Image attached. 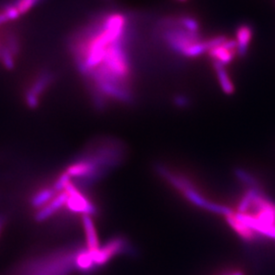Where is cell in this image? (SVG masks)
<instances>
[{"mask_svg":"<svg viewBox=\"0 0 275 275\" xmlns=\"http://www.w3.org/2000/svg\"><path fill=\"white\" fill-rule=\"evenodd\" d=\"M5 224H6V217L4 215L0 214V236L2 235V232L4 230Z\"/></svg>","mask_w":275,"mask_h":275,"instance_id":"obj_20","label":"cell"},{"mask_svg":"<svg viewBox=\"0 0 275 275\" xmlns=\"http://www.w3.org/2000/svg\"><path fill=\"white\" fill-rule=\"evenodd\" d=\"M260 191H262L261 188L258 189H252V188H249L246 194H244V196L242 197V200L238 207V213H242V214H246L248 212L249 208H251V205H252L253 199L255 198V196L257 195Z\"/></svg>","mask_w":275,"mask_h":275,"instance_id":"obj_17","label":"cell"},{"mask_svg":"<svg viewBox=\"0 0 275 275\" xmlns=\"http://www.w3.org/2000/svg\"><path fill=\"white\" fill-rule=\"evenodd\" d=\"M225 218L229 225L246 242H254L257 240H260L261 238H264L262 235L255 233L250 228L246 226L245 224H243L242 222H240L236 218L235 213L225 216Z\"/></svg>","mask_w":275,"mask_h":275,"instance_id":"obj_12","label":"cell"},{"mask_svg":"<svg viewBox=\"0 0 275 275\" xmlns=\"http://www.w3.org/2000/svg\"><path fill=\"white\" fill-rule=\"evenodd\" d=\"M175 102L176 106L179 107H185L189 104V100L184 96H177L175 97Z\"/></svg>","mask_w":275,"mask_h":275,"instance_id":"obj_19","label":"cell"},{"mask_svg":"<svg viewBox=\"0 0 275 275\" xmlns=\"http://www.w3.org/2000/svg\"><path fill=\"white\" fill-rule=\"evenodd\" d=\"M73 266L76 270L85 274L93 272L97 268L94 262L92 254L86 249H78L74 253Z\"/></svg>","mask_w":275,"mask_h":275,"instance_id":"obj_10","label":"cell"},{"mask_svg":"<svg viewBox=\"0 0 275 275\" xmlns=\"http://www.w3.org/2000/svg\"><path fill=\"white\" fill-rule=\"evenodd\" d=\"M230 275H244L243 274V272H242V271H235V272H234V273H232V274Z\"/></svg>","mask_w":275,"mask_h":275,"instance_id":"obj_21","label":"cell"},{"mask_svg":"<svg viewBox=\"0 0 275 275\" xmlns=\"http://www.w3.org/2000/svg\"><path fill=\"white\" fill-rule=\"evenodd\" d=\"M131 19L120 12L98 14L71 35L69 49L94 105L134 102Z\"/></svg>","mask_w":275,"mask_h":275,"instance_id":"obj_1","label":"cell"},{"mask_svg":"<svg viewBox=\"0 0 275 275\" xmlns=\"http://www.w3.org/2000/svg\"><path fill=\"white\" fill-rule=\"evenodd\" d=\"M236 44H237V56L244 57L249 51V45L252 41L253 28L244 23L241 24L236 30Z\"/></svg>","mask_w":275,"mask_h":275,"instance_id":"obj_9","label":"cell"},{"mask_svg":"<svg viewBox=\"0 0 275 275\" xmlns=\"http://www.w3.org/2000/svg\"><path fill=\"white\" fill-rule=\"evenodd\" d=\"M71 181V178L70 177V175H68L66 172H63L62 174H60L59 176L56 178V182L53 186V188L56 190V193H61V192L64 191L65 187Z\"/></svg>","mask_w":275,"mask_h":275,"instance_id":"obj_18","label":"cell"},{"mask_svg":"<svg viewBox=\"0 0 275 275\" xmlns=\"http://www.w3.org/2000/svg\"><path fill=\"white\" fill-rule=\"evenodd\" d=\"M213 66H214V70L216 71V77L218 78V81H219V85L221 86V88L223 90L224 93L227 95H231V94L235 92V87H234V84L231 80L230 76L227 73L226 70H225V66H223L220 63H212Z\"/></svg>","mask_w":275,"mask_h":275,"instance_id":"obj_14","label":"cell"},{"mask_svg":"<svg viewBox=\"0 0 275 275\" xmlns=\"http://www.w3.org/2000/svg\"><path fill=\"white\" fill-rule=\"evenodd\" d=\"M41 0H12L9 3L18 13L20 17L40 3Z\"/></svg>","mask_w":275,"mask_h":275,"instance_id":"obj_15","label":"cell"},{"mask_svg":"<svg viewBox=\"0 0 275 275\" xmlns=\"http://www.w3.org/2000/svg\"><path fill=\"white\" fill-rule=\"evenodd\" d=\"M82 226L86 236V249H88L89 251H95L99 249L100 248L99 239L92 216L89 215L82 216Z\"/></svg>","mask_w":275,"mask_h":275,"instance_id":"obj_11","label":"cell"},{"mask_svg":"<svg viewBox=\"0 0 275 275\" xmlns=\"http://www.w3.org/2000/svg\"><path fill=\"white\" fill-rule=\"evenodd\" d=\"M66 201H67L66 193L64 191L58 193L55 197L53 198L52 201H49L48 204L37 210V212L35 215V220L37 222H43L49 219L57 211H59L63 206H65Z\"/></svg>","mask_w":275,"mask_h":275,"instance_id":"obj_8","label":"cell"},{"mask_svg":"<svg viewBox=\"0 0 275 275\" xmlns=\"http://www.w3.org/2000/svg\"><path fill=\"white\" fill-rule=\"evenodd\" d=\"M158 30L167 49L177 56L196 58L208 51V38H203L200 30L190 29L186 25L184 15L161 20Z\"/></svg>","mask_w":275,"mask_h":275,"instance_id":"obj_2","label":"cell"},{"mask_svg":"<svg viewBox=\"0 0 275 275\" xmlns=\"http://www.w3.org/2000/svg\"><path fill=\"white\" fill-rule=\"evenodd\" d=\"M154 168L158 175L165 179L167 182H169L173 187H175V189L178 190L180 192L184 193L187 190L194 189V185L189 179L173 173L166 166H164L163 164H156Z\"/></svg>","mask_w":275,"mask_h":275,"instance_id":"obj_7","label":"cell"},{"mask_svg":"<svg viewBox=\"0 0 275 275\" xmlns=\"http://www.w3.org/2000/svg\"><path fill=\"white\" fill-rule=\"evenodd\" d=\"M182 194L186 196V199L191 201L193 204L196 205L197 207H200V208L207 209L210 212L216 213V214H220V215H223L225 216L231 215V214H234L233 209L228 208L226 206L216 204L214 202L207 201L204 197H202L201 194L196 192L195 188L185 191Z\"/></svg>","mask_w":275,"mask_h":275,"instance_id":"obj_6","label":"cell"},{"mask_svg":"<svg viewBox=\"0 0 275 275\" xmlns=\"http://www.w3.org/2000/svg\"><path fill=\"white\" fill-rule=\"evenodd\" d=\"M64 192L67 194L65 206L71 212L89 216L95 215L97 212L96 205L80 192L71 181L65 187Z\"/></svg>","mask_w":275,"mask_h":275,"instance_id":"obj_4","label":"cell"},{"mask_svg":"<svg viewBox=\"0 0 275 275\" xmlns=\"http://www.w3.org/2000/svg\"><path fill=\"white\" fill-rule=\"evenodd\" d=\"M57 193L53 187H45L38 190L31 196L30 200V206L36 209L43 208L49 201H52Z\"/></svg>","mask_w":275,"mask_h":275,"instance_id":"obj_13","label":"cell"},{"mask_svg":"<svg viewBox=\"0 0 275 275\" xmlns=\"http://www.w3.org/2000/svg\"><path fill=\"white\" fill-rule=\"evenodd\" d=\"M179 1H186V0H179Z\"/></svg>","mask_w":275,"mask_h":275,"instance_id":"obj_22","label":"cell"},{"mask_svg":"<svg viewBox=\"0 0 275 275\" xmlns=\"http://www.w3.org/2000/svg\"><path fill=\"white\" fill-rule=\"evenodd\" d=\"M90 252L92 254L94 262L97 267L107 264L115 256H119L121 254H126L128 256L136 255L134 247L122 236H117L111 239L105 243V245Z\"/></svg>","mask_w":275,"mask_h":275,"instance_id":"obj_3","label":"cell"},{"mask_svg":"<svg viewBox=\"0 0 275 275\" xmlns=\"http://www.w3.org/2000/svg\"><path fill=\"white\" fill-rule=\"evenodd\" d=\"M54 78V74L49 71H41L34 78L33 81L28 86L24 97L29 107H37L39 104L40 97L49 89V86L52 84Z\"/></svg>","mask_w":275,"mask_h":275,"instance_id":"obj_5","label":"cell"},{"mask_svg":"<svg viewBox=\"0 0 275 275\" xmlns=\"http://www.w3.org/2000/svg\"><path fill=\"white\" fill-rule=\"evenodd\" d=\"M235 175L242 184L249 186V188H252V189L261 188L257 179L255 178L252 175H250L249 172L246 171L245 169L241 168V167L235 168Z\"/></svg>","mask_w":275,"mask_h":275,"instance_id":"obj_16","label":"cell"}]
</instances>
